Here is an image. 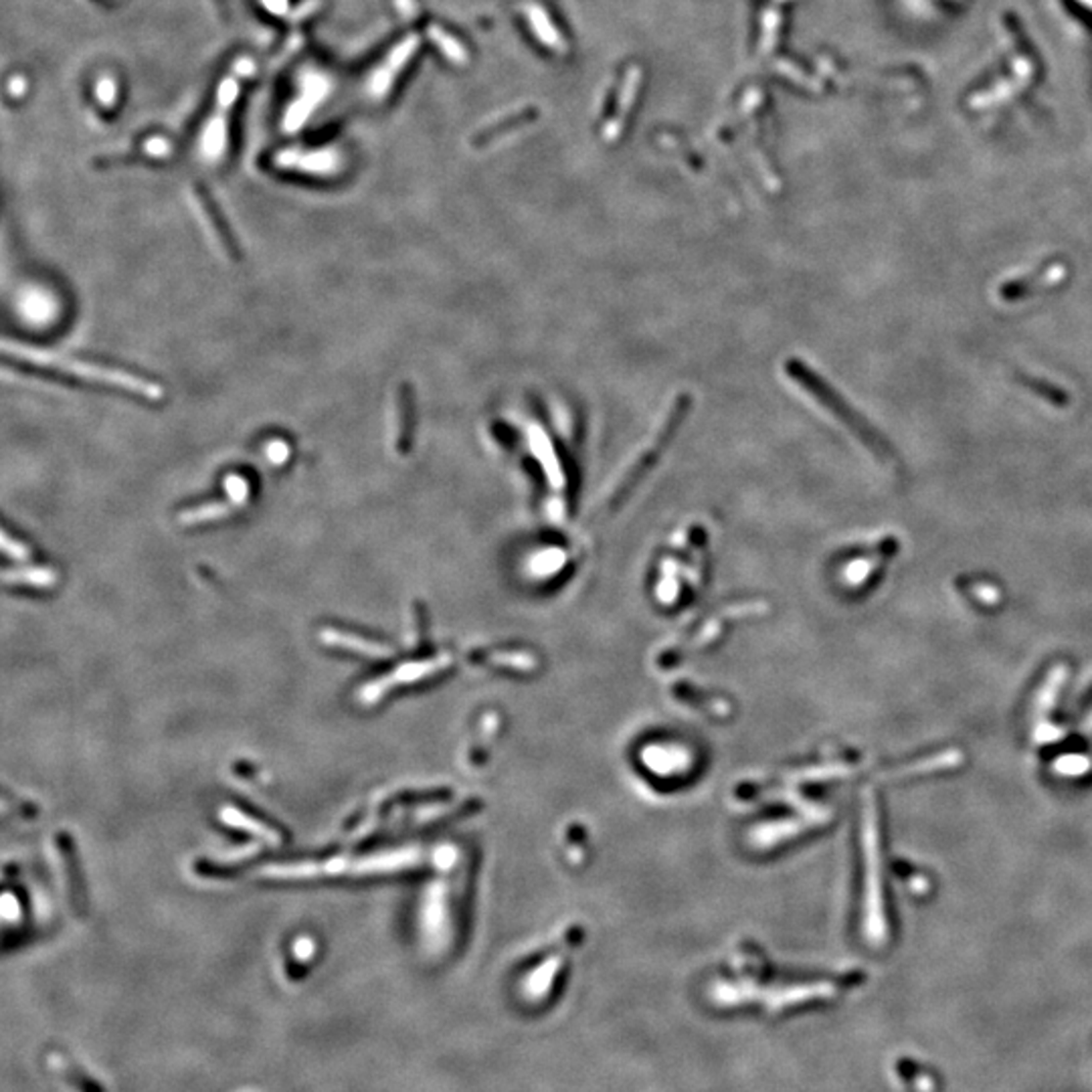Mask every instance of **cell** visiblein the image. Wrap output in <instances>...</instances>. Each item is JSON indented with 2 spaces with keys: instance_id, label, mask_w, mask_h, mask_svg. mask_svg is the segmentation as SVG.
<instances>
[{
  "instance_id": "6da1fadb",
  "label": "cell",
  "mask_w": 1092,
  "mask_h": 1092,
  "mask_svg": "<svg viewBox=\"0 0 1092 1092\" xmlns=\"http://www.w3.org/2000/svg\"><path fill=\"white\" fill-rule=\"evenodd\" d=\"M783 371L794 385H797L807 397L822 407L832 419H836L842 428L852 433L872 455L883 464H896V453L892 445L880 435L872 425L852 407L843 397L842 392L832 387L822 375L815 373L809 364L799 358H787L783 362Z\"/></svg>"
},
{
  "instance_id": "7a4b0ae2",
  "label": "cell",
  "mask_w": 1092,
  "mask_h": 1092,
  "mask_svg": "<svg viewBox=\"0 0 1092 1092\" xmlns=\"http://www.w3.org/2000/svg\"><path fill=\"white\" fill-rule=\"evenodd\" d=\"M0 354L11 356L19 362L33 364V367L59 371V373L87 381V383H98V385L115 387L119 390H128V392L140 394V397L150 399V401H159L162 397V388L157 383H150L146 379L134 377L126 371L102 367V364L66 358V356H61V354L51 352V350H45V348L19 344V342H11V341H0Z\"/></svg>"
},
{
  "instance_id": "3957f363",
  "label": "cell",
  "mask_w": 1092,
  "mask_h": 1092,
  "mask_svg": "<svg viewBox=\"0 0 1092 1092\" xmlns=\"http://www.w3.org/2000/svg\"><path fill=\"white\" fill-rule=\"evenodd\" d=\"M690 409H692V394L690 392H678L674 401L670 403V407H667L665 415L661 417L658 432L644 445V449L629 462L625 472L614 483L612 492L607 494L605 500L601 502V510L605 514H617L629 502V498L635 494V490L640 488V485L646 481V478L652 474V470L663 458V451L670 447V443L678 435Z\"/></svg>"
},
{
  "instance_id": "277c9868",
  "label": "cell",
  "mask_w": 1092,
  "mask_h": 1092,
  "mask_svg": "<svg viewBox=\"0 0 1092 1092\" xmlns=\"http://www.w3.org/2000/svg\"><path fill=\"white\" fill-rule=\"evenodd\" d=\"M417 849H399V852H387L377 854L362 860H332L326 864H286V866H269L261 870V876L267 878H314V876H371V874H392L399 870H407L419 864Z\"/></svg>"
},
{
  "instance_id": "5b68a950",
  "label": "cell",
  "mask_w": 1092,
  "mask_h": 1092,
  "mask_svg": "<svg viewBox=\"0 0 1092 1092\" xmlns=\"http://www.w3.org/2000/svg\"><path fill=\"white\" fill-rule=\"evenodd\" d=\"M451 658L449 656H437L433 660H423V661H413V663H405L401 667H397L392 674L385 676L379 682L369 684L360 692V701L364 705H375L379 703L383 694H387L392 688H399V686H407V684H415L423 678L439 674L441 670L449 665Z\"/></svg>"
},
{
  "instance_id": "8992f818",
  "label": "cell",
  "mask_w": 1092,
  "mask_h": 1092,
  "mask_svg": "<svg viewBox=\"0 0 1092 1092\" xmlns=\"http://www.w3.org/2000/svg\"><path fill=\"white\" fill-rule=\"evenodd\" d=\"M322 642L328 646H334L339 650H346L352 652L356 656L362 658H369V660H387L392 656V650L385 644L367 640V637H360L354 633H346L341 629H324L322 631Z\"/></svg>"
},
{
  "instance_id": "52a82bcc",
  "label": "cell",
  "mask_w": 1092,
  "mask_h": 1092,
  "mask_svg": "<svg viewBox=\"0 0 1092 1092\" xmlns=\"http://www.w3.org/2000/svg\"><path fill=\"white\" fill-rule=\"evenodd\" d=\"M280 164L286 168H299L303 172L312 174H332L341 166V157L334 150H320V152H303L290 150L280 157Z\"/></svg>"
},
{
  "instance_id": "ba28073f",
  "label": "cell",
  "mask_w": 1092,
  "mask_h": 1092,
  "mask_svg": "<svg viewBox=\"0 0 1092 1092\" xmlns=\"http://www.w3.org/2000/svg\"><path fill=\"white\" fill-rule=\"evenodd\" d=\"M49 1067L55 1074H59V1078L64 1080L69 1088H73L75 1092H104V1088L91 1078L89 1074H85L77 1065L69 1058H66L64 1054H51L49 1056Z\"/></svg>"
},
{
  "instance_id": "9c48e42d",
  "label": "cell",
  "mask_w": 1092,
  "mask_h": 1092,
  "mask_svg": "<svg viewBox=\"0 0 1092 1092\" xmlns=\"http://www.w3.org/2000/svg\"><path fill=\"white\" fill-rule=\"evenodd\" d=\"M221 819H223V822H225L227 826L237 828V830H241V832H248V834L255 836L257 840H261V842H265V843H271V845H280V843H282V836H280L276 830H271L269 826H265L263 822H259V819H255V817L248 815V813H243V811L237 809V807H225V809L221 811Z\"/></svg>"
},
{
  "instance_id": "30bf717a",
  "label": "cell",
  "mask_w": 1092,
  "mask_h": 1092,
  "mask_svg": "<svg viewBox=\"0 0 1092 1092\" xmlns=\"http://www.w3.org/2000/svg\"><path fill=\"white\" fill-rule=\"evenodd\" d=\"M225 148H227V112H221V115L212 117L208 121V126L203 134L201 152L206 160L212 162L223 157Z\"/></svg>"
},
{
  "instance_id": "8fae6325",
  "label": "cell",
  "mask_w": 1092,
  "mask_h": 1092,
  "mask_svg": "<svg viewBox=\"0 0 1092 1092\" xmlns=\"http://www.w3.org/2000/svg\"><path fill=\"white\" fill-rule=\"evenodd\" d=\"M195 201H197V210L201 212V217H203V221H205V225H206L208 235L212 237V241L217 243V246L221 248V251H223L227 257H233V253H235V251H233V243H231V239H229V235H227V231H225V225L221 223V219H217L215 210H212L210 203L206 201L205 193H195Z\"/></svg>"
},
{
  "instance_id": "7c38bea8",
  "label": "cell",
  "mask_w": 1092,
  "mask_h": 1092,
  "mask_svg": "<svg viewBox=\"0 0 1092 1092\" xmlns=\"http://www.w3.org/2000/svg\"><path fill=\"white\" fill-rule=\"evenodd\" d=\"M411 430H413V394L409 387H401L399 399H397V443L401 453L409 449Z\"/></svg>"
},
{
  "instance_id": "4fadbf2b",
  "label": "cell",
  "mask_w": 1092,
  "mask_h": 1092,
  "mask_svg": "<svg viewBox=\"0 0 1092 1092\" xmlns=\"http://www.w3.org/2000/svg\"><path fill=\"white\" fill-rule=\"evenodd\" d=\"M0 579L7 581V583H19V585H30V587H51L57 579V574H55V570H51L47 567H28V569H17V570L0 572Z\"/></svg>"
},
{
  "instance_id": "5bb4252c",
  "label": "cell",
  "mask_w": 1092,
  "mask_h": 1092,
  "mask_svg": "<svg viewBox=\"0 0 1092 1092\" xmlns=\"http://www.w3.org/2000/svg\"><path fill=\"white\" fill-rule=\"evenodd\" d=\"M528 17H530V24L536 30V35L549 45L555 51H565V43L561 39L559 33H555V28L549 23V15H546L540 7L536 5H528Z\"/></svg>"
},
{
  "instance_id": "9a60e30c",
  "label": "cell",
  "mask_w": 1092,
  "mask_h": 1092,
  "mask_svg": "<svg viewBox=\"0 0 1092 1092\" xmlns=\"http://www.w3.org/2000/svg\"><path fill=\"white\" fill-rule=\"evenodd\" d=\"M445 921V888L443 885H433L430 888L428 894V902H425V925H428L430 931H435L443 925Z\"/></svg>"
},
{
  "instance_id": "2e32d148",
  "label": "cell",
  "mask_w": 1092,
  "mask_h": 1092,
  "mask_svg": "<svg viewBox=\"0 0 1092 1092\" xmlns=\"http://www.w3.org/2000/svg\"><path fill=\"white\" fill-rule=\"evenodd\" d=\"M231 512V506L227 504H205V506H197V508H189L180 514V523L182 524H203V523H210V521H221L223 516H227Z\"/></svg>"
},
{
  "instance_id": "e0dca14e",
  "label": "cell",
  "mask_w": 1092,
  "mask_h": 1092,
  "mask_svg": "<svg viewBox=\"0 0 1092 1092\" xmlns=\"http://www.w3.org/2000/svg\"><path fill=\"white\" fill-rule=\"evenodd\" d=\"M225 492L231 504H243L250 498V481L239 474H231L225 478Z\"/></svg>"
},
{
  "instance_id": "ac0fdd59",
  "label": "cell",
  "mask_w": 1092,
  "mask_h": 1092,
  "mask_svg": "<svg viewBox=\"0 0 1092 1092\" xmlns=\"http://www.w3.org/2000/svg\"><path fill=\"white\" fill-rule=\"evenodd\" d=\"M0 553L15 559V561H26L30 557V551L26 546L19 540H15L13 536H9L3 528H0Z\"/></svg>"
},
{
  "instance_id": "d6986e66",
  "label": "cell",
  "mask_w": 1092,
  "mask_h": 1092,
  "mask_svg": "<svg viewBox=\"0 0 1092 1092\" xmlns=\"http://www.w3.org/2000/svg\"><path fill=\"white\" fill-rule=\"evenodd\" d=\"M432 37H433V41L441 47V51H443L451 61H455V64H460V61L464 59V47H460L449 35H445L443 30L432 28Z\"/></svg>"
},
{
  "instance_id": "ffe728a7",
  "label": "cell",
  "mask_w": 1092,
  "mask_h": 1092,
  "mask_svg": "<svg viewBox=\"0 0 1092 1092\" xmlns=\"http://www.w3.org/2000/svg\"><path fill=\"white\" fill-rule=\"evenodd\" d=\"M635 87H637V69H631V73H629V83H627V96H625V100H623V104H621V110H619V117H617V119L614 121V124H612V128H610V138H615V136L619 134V130H617V128L621 126V117H625V112H627L629 104L633 102Z\"/></svg>"
},
{
  "instance_id": "44dd1931",
  "label": "cell",
  "mask_w": 1092,
  "mask_h": 1092,
  "mask_svg": "<svg viewBox=\"0 0 1092 1092\" xmlns=\"http://www.w3.org/2000/svg\"><path fill=\"white\" fill-rule=\"evenodd\" d=\"M288 455H290V449H288V445H286L284 441H271V443H269V447H267V458H269L273 464H284V462L288 460Z\"/></svg>"
},
{
  "instance_id": "7402d4cb",
  "label": "cell",
  "mask_w": 1092,
  "mask_h": 1092,
  "mask_svg": "<svg viewBox=\"0 0 1092 1092\" xmlns=\"http://www.w3.org/2000/svg\"><path fill=\"white\" fill-rule=\"evenodd\" d=\"M453 856H455L453 847H441L439 852H437V862H439V866H441V868L449 866V864L453 862Z\"/></svg>"
},
{
  "instance_id": "603a6c76",
  "label": "cell",
  "mask_w": 1092,
  "mask_h": 1092,
  "mask_svg": "<svg viewBox=\"0 0 1092 1092\" xmlns=\"http://www.w3.org/2000/svg\"><path fill=\"white\" fill-rule=\"evenodd\" d=\"M263 3L271 13H278V15H282L288 9V0H263Z\"/></svg>"
}]
</instances>
